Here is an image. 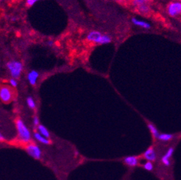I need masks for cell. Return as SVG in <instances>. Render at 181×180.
<instances>
[{
    "mask_svg": "<svg viewBox=\"0 0 181 180\" xmlns=\"http://www.w3.org/2000/svg\"><path fill=\"white\" fill-rule=\"evenodd\" d=\"M16 127L18 133V138L20 141L24 143L30 142L32 138L31 132L21 118L16 120Z\"/></svg>",
    "mask_w": 181,
    "mask_h": 180,
    "instance_id": "6da1fadb",
    "label": "cell"
},
{
    "mask_svg": "<svg viewBox=\"0 0 181 180\" xmlns=\"http://www.w3.org/2000/svg\"><path fill=\"white\" fill-rule=\"evenodd\" d=\"M86 40L88 42L103 45L110 44L111 42V38L110 35L102 34L98 31H90L86 36Z\"/></svg>",
    "mask_w": 181,
    "mask_h": 180,
    "instance_id": "7a4b0ae2",
    "label": "cell"
},
{
    "mask_svg": "<svg viewBox=\"0 0 181 180\" xmlns=\"http://www.w3.org/2000/svg\"><path fill=\"white\" fill-rule=\"evenodd\" d=\"M7 68L10 71L12 78L19 79L23 70V65L21 62L17 60L9 61L7 63Z\"/></svg>",
    "mask_w": 181,
    "mask_h": 180,
    "instance_id": "3957f363",
    "label": "cell"
},
{
    "mask_svg": "<svg viewBox=\"0 0 181 180\" xmlns=\"http://www.w3.org/2000/svg\"><path fill=\"white\" fill-rule=\"evenodd\" d=\"M168 15L172 18H176L181 16V2L172 1L166 7Z\"/></svg>",
    "mask_w": 181,
    "mask_h": 180,
    "instance_id": "277c9868",
    "label": "cell"
},
{
    "mask_svg": "<svg viewBox=\"0 0 181 180\" xmlns=\"http://www.w3.org/2000/svg\"><path fill=\"white\" fill-rule=\"evenodd\" d=\"M0 99L4 103L10 102L13 99V91L12 88L8 85H2L0 88Z\"/></svg>",
    "mask_w": 181,
    "mask_h": 180,
    "instance_id": "5b68a950",
    "label": "cell"
},
{
    "mask_svg": "<svg viewBox=\"0 0 181 180\" xmlns=\"http://www.w3.org/2000/svg\"><path fill=\"white\" fill-rule=\"evenodd\" d=\"M25 150L30 157L35 160H40L42 155L41 149L35 143H28L25 147Z\"/></svg>",
    "mask_w": 181,
    "mask_h": 180,
    "instance_id": "8992f818",
    "label": "cell"
},
{
    "mask_svg": "<svg viewBox=\"0 0 181 180\" xmlns=\"http://www.w3.org/2000/svg\"><path fill=\"white\" fill-rule=\"evenodd\" d=\"M143 157L144 159H146L147 161L154 162L156 160V153L155 152V149L153 146L150 147L145 151V152L143 154Z\"/></svg>",
    "mask_w": 181,
    "mask_h": 180,
    "instance_id": "52a82bcc",
    "label": "cell"
},
{
    "mask_svg": "<svg viewBox=\"0 0 181 180\" xmlns=\"http://www.w3.org/2000/svg\"><path fill=\"white\" fill-rule=\"evenodd\" d=\"M131 21L134 25L139 27L141 28L145 29V30H149V29L151 28V24H150L149 22H147V21L139 20V19H136V18H133Z\"/></svg>",
    "mask_w": 181,
    "mask_h": 180,
    "instance_id": "ba28073f",
    "label": "cell"
},
{
    "mask_svg": "<svg viewBox=\"0 0 181 180\" xmlns=\"http://www.w3.org/2000/svg\"><path fill=\"white\" fill-rule=\"evenodd\" d=\"M139 157L136 156H128L124 159V164L129 167H135L139 164Z\"/></svg>",
    "mask_w": 181,
    "mask_h": 180,
    "instance_id": "9c48e42d",
    "label": "cell"
},
{
    "mask_svg": "<svg viewBox=\"0 0 181 180\" xmlns=\"http://www.w3.org/2000/svg\"><path fill=\"white\" fill-rule=\"evenodd\" d=\"M173 152H174V149L172 147H171V148L168 149V151L166 152L165 155L162 157L161 161L163 164L165 165L166 166H169L170 164H171V163H170V158H171V157L172 156Z\"/></svg>",
    "mask_w": 181,
    "mask_h": 180,
    "instance_id": "30bf717a",
    "label": "cell"
},
{
    "mask_svg": "<svg viewBox=\"0 0 181 180\" xmlns=\"http://www.w3.org/2000/svg\"><path fill=\"white\" fill-rule=\"evenodd\" d=\"M39 74L38 71L32 70V71H30L29 72L28 74V80L29 81V82L30 83V85H35L36 84V82H37L38 78H39Z\"/></svg>",
    "mask_w": 181,
    "mask_h": 180,
    "instance_id": "8fae6325",
    "label": "cell"
},
{
    "mask_svg": "<svg viewBox=\"0 0 181 180\" xmlns=\"http://www.w3.org/2000/svg\"><path fill=\"white\" fill-rule=\"evenodd\" d=\"M135 9H136V10L139 13L144 16L149 15L150 13H151V8H150V4L141 5V6H139L138 8H136Z\"/></svg>",
    "mask_w": 181,
    "mask_h": 180,
    "instance_id": "7c38bea8",
    "label": "cell"
},
{
    "mask_svg": "<svg viewBox=\"0 0 181 180\" xmlns=\"http://www.w3.org/2000/svg\"><path fill=\"white\" fill-rule=\"evenodd\" d=\"M34 138H35L38 141L40 142V143L44 144V145H50V144L51 143V141H50V139H48V138L41 135L39 132L34 133Z\"/></svg>",
    "mask_w": 181,
    "mask_h": 180,
    "instance_id": "4fadbf2b",
    "label": "cell"
},
{
    "mask_svg": "<svg viewBox=\"0 0 181 180\" xmlns=\"http://www.w3.org/2000/svg\"><path fill=\"white\" fill-rule=\"evenodd\" d=\"M37 128H38V131H39V132L41 135H43V137H45V138L50 139V132H49L48 129H46V127H44L43 125H41V124H40V125L37 127Z\"/></svg>",
    "mask_w": 181,
    "mask_h": 180,
    "instance_id": "5bb4252c",
    "label": "cell"
},
{
    "mask_svg": "<svg viewBox=\"0 0 181 180\" xmlns=\"http://www.w3.org/2000/svg\"><path fill=\"white\" fill-rule=\"evenodd\" d=\"M147 127L150 129V132H151L152 135L153 136V138H155V139H157V138H158L159 135H160V133H159L158 130H157L156 127H155V126L153 125V124H148Z\"/></svg>",
    "mask_w": 181,
    "mask_h": 180,
    "instance_id": "9a60e30c",
    "label": "cell"
},
{
    "mask_svg": "<svg viewBox=\"0 0 181 180\" xmlns=\"http://www.w3.org/2000/svg\"><path fill=\"white\" fill-rule=\"evenodd\" d=\"M151 0H133L132 1V5L135 8H138L139 6L141 5H145V4H150Z\"/></svg>",
    "mask_w": 181,
    "mask_h": 180,
    "instance_id": "2e32d148",
    "label": "cell"
},
{
    "mask_svg": "<svg viewBox=\"0 0 181 180\" xmlns=\"http://www.w3.org/2000/svg\"><path fill=\"white\" fill-rule=\"evenodd\" d=\"M173 138V135L167 134V133H161L159 135L157 139L161 140V141H169Z\"/></svg>",
    "mask_w": 181,
    "mask_h": 180,
    "instance_id": "e0dca14e",
    "label": "cell"
},
{
    "mask_svg": "<svg viewBox=\"0 0 181 180\" xmlns=\"http://www.w3.org/2000/svg\"><path fill=\"white\" fill-rule=\"evenodd\" d=\"M27 104H28V107L30 108V109H35L36 107V104L35 101H34L33 98L32 97L29 96L27 98Z\"/></svg>",
    "mask_w": 181,
    "mask_h": 180,
    "instance_id": "ac0fdd59",
    "label": "cell"
},
{
    "mask_svg": "<svg viewBox=\"0 0 181 180\" xmlns=\"http://www.w3.org/2000/svg\"><path fill=\"white\" fill-rule=\"evenodd\" d=\"M144 168L146 171H153V164L152 163V162L147 161L146 163H144Z\"/></svg>",
    "mask_w": 181,
    "mask_h": 180,
    "instance_id": "d6986e66",
    "label": "cell"
},
{
    "mask_svg": "<svg viewBox=\"0 0 181 180\" xmlns=\"http://www.w3.org/2000/svg\"><path fill=\"white\" fill-rule=\"evenodd\" d=\"M9 83H10V86H11L12 88H16L18 85L17 80H16V79L14 78H10V80H9Z\"/></svg>",
    "mask_w": 181,
    "mask_h": 180,
    "instance_id": "ffe728a7",
    "label": "cell"
},
{
    "mask_svg": "<svg viewBox=\"0 0 181 180\" xmlns=\"http://www.w3.org/2000/svg\"><path fill=\"white\" fill-rule=\"evenodd\" d=\"M39 1H40V0H26V3L28 6H32Z\"/></svg>",
    "mask_w": 181,
    "mask_h": 180,
    "instance_id": "44dd1931",
    "label": "cell"
},
{
    "mask_svg": "<svg viewBox=\"0 0 181 180\" xmlns=\"http://www.w3.org/2000/svg\"><path fill=\"white\" fill-rule=\"evenodd\" d=\"M33 125L35 126V127H37L40 125L39 119L37 116H35L33 118Z\"/></svg>",
    "mask_w": 181,
    "mask_h": 180,
    "instance_id": "7402d4cb",
    "label": "cell"
},
{
    "mask_svg": "<svg viewBox=\"0 0 181 180\" xmlns=\"http://www.w3.org/2000/svg\"><path fill=\"white\" fill-rule=\"evenodd\" d=\"M5 139V137L3 136V135L2 134H0V140H1V142H2V141H4Z\"/></svg>",
    "mask_w": 181,
    "mask_h": 180,
    "instance_id": "603a6c76",
    "label": "cell"
},
{
    "mask_svg": "<svg viewBox=\"0 0 181 180\" xmlns=\"http://www.w3.org/2000/svg\"><path fill=\"white\" fill-rule=\"evenodd\" d=\"M48 45L50 46H52V45H53V43H52V41H48Z\"/></svg>",
    "mask_w": 181,
    "mask_h": 180,
    "instance_id": "cb8c5ba5",
    "label": "cell"
},
{
    "mask_svg": "<svg viewBox=\"0 0 181 180\" xmlns=\"http://www.w3.org/2000/svg\"><path fill=\"white\" fill-rule=\"evenodd\" d=\"M1 1H2V0H1Z\"/></svg>",
    "mask_w": 181,
    "mask_h": 180,
    "instance_id": "d4e9b609",
    "label": "cell"
}]
</instances>
